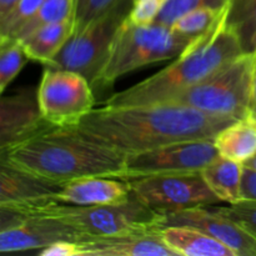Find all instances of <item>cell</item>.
Masks as SVG:
<instances>
[{
  "instance_id": "6da1fadb",
  "label": "cell",
  "mask_w": 256,
  "mask_h": 256,
  "mask_svg": "<svg viewBox=\"0 0 256 256\" xmlns=\"http://www.w3.org/2000/svg\"><path fill=\"white\" fill-rule=\"evenodd\" d=\"M235 119L215 116L175 102L105 105L92 109L76 125L82 135L122 154L188 140L212 139Z\"/></svg>"
},
{
  "instance_id": "7a4b0ae2",
  "label": "cell",
  "mask_w": 256,
  "mask_h": 256,
  "mask_svg": "<svg viewBox=\"0 0 256 256\" xmlns=\"http://www.w3.org/2000/svg\"><path fill=\"white\" fill-rule=\"evenodd\" d=\"M0 160L59 184L86 176L124 180L125 155L72 128H54L2 150Z\"/></svg>"
},
{
  "instance_id": "3957f363",
  "label": "cell",
  "mask_w": 256,
  "mask_h": 256,
  "mask_svg": "<svg viewBox=\"0 0 256 256\" xmlns=\"http://www.w3.org/2000/svg\"><path fill=\"white\" fill-rule=\"evenodd\" d=\"M230 5L212 28L195 36L188 49L169 66L152 76L115 92L105 105H142L165 102L206 79L244 52L239 34L228 24Z\"/></svg>"
},
{
  "instance_id": "277c9868",
  "label": "cell",
  "mask_w": 256,
  "mask_h": 256,
  "mask_svg": "<svg viewBox=\"0 0 256 256\" xmlns=\"http://www.w3.org/2000/svg\"><path fill=\"white\" fill-rule=\"evenodd\" d=\"M195 36L160 22L132 24L126 18L115 34L106 62L92 88H109L134 70L179 56Z\"/></svg>"
},
{
  "instance_id": "5b68a950",
  "label": "cell",
  "mask_w": 256,
  "mask_h": 256,
  "mask_svg": "<svg viewBox=\"0 0 256 256\" xmlns=\"http://www.w3.org/2000/svg\"><path fill=\"white\" fill-rule=\"evenodd\" d=\"M255 52H242L234 60L165 102L194 108L215 116L239 120L252 114Z\"/></svg>"
},
{
  "instance_id": "8992f818",
  "label": "cell",
  "mask_w": 256,
  "mask_h": 256,
  "mask_svg": "<svg viewBox=\"0 0 256 256\" xmlns=\"http://www.w3.org/2000/svg\"><path fill=\"white\" fill-rule=\"evenodd\" d=\"M6 206V205H2ZM25 215L52 216L76 229L82 238H98L138 228L159 225V212L150 209L134 194L115 204L75 205L50 199L24 206H9Z\"/></svg>"
},
{
  "instance_id": "52a82bcc",
  "label": "cell",
  "mask_w": 256,
  "mask_h": 256,
  "mask_svg": "<svg viewBox=\"0 0 256 256\" xmlns=\"http://www.w3.org/2000/svg\"><path fill=\"white\" fill-rule=\"evenodd\" d=\"M132 5V0H126L82 29L75 30L56 56L44 68L82 74L92 86L106 62L115 34L128 18Z\"/></svg>"
},
{
  "instance_id": "ba28073f",
  "label": "cell",
  "mask_w": 256,
  "mask_h": 256,
  "mask_svg": "<svg viewBox=\"0 0 256 256\" xmlns=\"http://www.w3.org/2000/svg\"><path fill=\"white\" fill-rule=\"evenodd\" d=\"M36 94L42 116L55 128L74 126L94 109L90 82L70 70L44 68Z\"/></svg>"
},
{
  "instance_id": "9c48e42d",
  "label": "cell",
  "mask_w": 256,
  "mask_h": 256,
  "mask_svg": "<svg viewBox=\"0 0 256 256\" xmlns=\"http://www.w3.org/2000/svg\"><path fill=\"white\" fill-rule=\"evenodd\" d=\"M219 156L214 138L188 140L125 155L124 180L202 172Z\"/></svg>"
},
{
  "instance_id": "30bf717a",
  "label": "cell",
  "mask_w": 256,
  "mask_h": 256,
  "mask_svg": "<svg viewBox=\"0 0 256 256\" xmlns=\"http://www.w3.org/2000/svg\"><path fill=\"white\" fill-rule=\"evenodd\" d=\"M132 194L158 212L195 206H210L222 200L212 192L202 172L154 175L128 180Z\"/></svg>"
},
{
  "instance_id": "8fae6325",
  "label": "cell",
  "mask_w": 256,
  "mask_h": 256,
  "mask_svg": "<svg viewBox=\"0 0 256 256\" xmlns=\"http://www.w3.org/2000/svg\"><path fill=\"white\" fill-rule=\"evenodd\" d=\"M159 225L160 228H194L222 242L236 256H256L255 238L214 208L206 209V206H195L159 212Z\"/></svg>"
},
{
  "instance_id": "7c38bea8",
  "label": "cell",
  "mask_w": 256,
  "mask_h": 256,
  "mask_svg": "<svg viewBox=\"0 0 256 256\" xmlns=\"http://www.w3.org/2000/svg\"><path fill=\"white\" fill-rule=\"evenodd\" d=\"M40 112L36 90L22 88L0 100V152L54 129Z\"/></svg>"
},
{
  "instance_id": "4fadbf2b",
  "label": "cell",
  "mask_w": 256,
  "mask_h": 256,
  "mask_svg": "<svg viewBox=\"0 0 256 256\" xmlns=\"http://www.w3.org/2000/svg\"><path fill=\"white\" fill-rule=\"evenodd\" d=\"M78 256H178L165 244L160 225L138 228L106 236L82 238Z\"/></svg>"
},
{
  "instance_id": "5bb4252c",
  "label": "cell",
  "mask_w": 256,
  "mask_h": 256,
  "mask_svg": "<svg viewBox=\"0 0 256 256\" xmlns=\"http://www.w3.org/2000/svg\"><path fill=\"white\" fill-rule=\"evenodd\" d=\"M80 239H82V235L62 220L45 215L30 214L25 215L24 219L15 226L0 230V252H26L42 249L64 240L78 242Z\"/></svg>"
},
{
  "instance_id": "9a60e30c",
  "label": "cell",
  "mask_w": 256,
  "mask_h": 256,
  "mask_svg": "<svg viewBox=\"0 0 256 256\" xmlns=\"http://www.w3.org/2000/svg\"><path fill=\"white\" fill-rule=\"evenodd\" d=\"M62 186L0 160V205L24 206L56 199Z\"/></svg>"
},
{
  "instance_id": "2e32d148",
  "label": "cell",
  "mask_w": 256,
  "mask_h": 256,
  "mask_svg": "<svg viewBox=\"0 0 256 256\" xmlns=\"http://www.w3.org/2000/svg\"><path fill=\"white\" fill-rule=\"evenodd\" d=\"M132 195V185L128 180L86 176L64 182L56 200L75 205H102L122 202Z\"/></svg>"
},
{
  "instance_id": "e0dca14e",
  "label": "cell",
  "mask_w": 256,
  "mask_h": 256,
  "mask_svg": "<svg viewBox=\"0 0 256 256\" xmlns=\"http://www.w3.org/2000/svg\"><path fill=\"white\" fill-rule=\"evenodd\" d=\"M75 25V16H70L62 22L45 24L30 32L22 40L30 60L45 65L54 59L74 34Z\"/></svg>"
},
{
  "instance_id": "ac0fdd59",
  "label": "cell",
  "mask_w": 256,
  "mask_h": 256,
  "mask_svg": "<svg viewBox=\"0 0 256 256\" xmlns=\"http://www.w3.org/2000/svg\"><path fill=\"white\" fill-rule=\"evenodd\" d=\"M162 236L178 256H236L222 242L194 228L164 226Z\"/></svg>"
},
{
  "instance_id": "d6986e66",
  "label": "cell",
  "mask_w": 256,
  "mask_h": 256,
  "mask_svg": "<svg viewBox=\"0 0 256 256\" xmlns=\"http://www.w3.org/2000/svg\"><path fill=\"white\" fill-rule=\"evenodd\" d=\"M219 155L244 164L256 154V120L252 115L235 120L214 138Z\"/></svg>"
},
{
  "instance_id": "ffe728a7",
  "label": "cell",
  "mask_w": 256,
  "mask_h": 256,
  "mask_svg": "<svg viewBox=\"0 0 256 256\" xmlns=\"http://www.w3.org/2000/svg\"><path fill=\"white\" fill-rule=\"evenodd\" d=\"M242 164L219 155L202 169V175L222 202L235 204L242 200Z\"/></svg>"
},
{
  "instance_id": "44dd1931",
  "label": "cell",
  "mask_w": 256,
  "mask_h": 256,
  "mask_svg": "<svg viewBox=\"0 0 256 256\" xmlns=\"http://www.w3.org/2000/svg\"><path fill=\"white\" fill-rule=\"evenodd\" d=\"M29 60L22 40L0 36V92L6 90Z\"/></svg>"
},
{
  "instance_id": "7402d4cb",
  "label": "cell",
  "mask_w": 256,
  "mask_h": 256,
  "mask_svg": "<svg viewBox=\"0 0 256 256\" xmlns=\"http://www.w3.org/2000/svg\"><path fill=\"white\" fill-rule=\"evenodd\" d=\"M75 2L76 0H44L40 9L12 38L22 40L42 25L75 16Z\"/></svg>"
},
{
  "instance_id": "603a6c76",
  "label": "cell",
  "mask_w": 256,
  "mask_h": 256,
  "mask_svg": "<svg viewBox=\"0 0 256 256\" xmlns=\"http://www.w3.org/2000/svg\"><path fill=\"white\" fill-rule=\"evenodd\" d=\"M229 5L222 8V9L205 6L190 10V12H185L184 15L178 18V19L172 22V26L174 28L176 32L185 35L195 36V35L202 34V32H206L209 28H212V25L216 22V20L219 19L220 15L224 12V10L226 9Z\"/></svg>"
},
{
  "instance_id": "cb8c5ba5",
  "label": "cell",
  "mask_w": 256,
  "mask_h": 256,
  "mask_svg": "<svg viewBox=\"0 0 256 256\" xmlns=\"http://www.w3.org/2000/svg\"><path fill=\"white\" fill-rule=\"evenodd\" d=\"M228 24L236 30L245 52L256 29V0H232Z\"/></svg>"
},
{
  "instance_id": "d4e9b609",
  "label": "cell",
  "mask_w": 256,
  "mask_h": 256,
  "mask_svg": "<svg viewBox=\"0 0 256 256\" xmlns=\"http://www.w3.org/2000/svg\"><path fill=\"white\" fill-rule=\"evenodd\" d=\"M230 2H232V0H168L166 4L164 5L162 12L158 15L155 22L172 26V24L178 18H180L190 10L205 6L222 9V8L229 5Z\"/></svg>"
},
{
  "instance_id": "484cf974",
  "label": "cell",
  "mask_w": 256,
  "mask_h": 256,
  "mask_svg": "<svg viewBox=\"0 0 256 256\" xmlns=\"http://www.w3.org/2000/svg\"><path fill=\"white\" fill-rule=\"evenodd\" d=\"M214 209L239 224L256 239V200L242 199L229 206H214Z\"/></svg>"
},
{
  "instance_id": "4316f807",
  "label": "cell",
  "mask_w": 256,
  "mask_h": 256,
  "mask_svg": "<svg viewBox=\"0 0 256 256\" xmlns=\"http://www.w3.org/2000/svg\"><path fill=\"white\" fill-rule=\"evenodd\" d=\"M44 0H20L15 9L0 20V36L12 38L42 5Z\"/></svg>"
},
{
  "instance_id": "83f0119b",
  "label": "cell",
  "mask_w": 256,
  "mask_h": 256,
  "mask_svg": "<svg viewBox=\"0 0 256 256\" xmlns=\"http://www.w3.org/2000/svg\"><path fill=\"white\" fill-rule=\"evenodd\" d=\"M124 2H126V0H88L82 12L75 18V20H76L75 30L82 29L92 20L99 19L102 15L112 12L114 8H116L118 5Z\"/></svg>"
},
{
  "instance_id": "f1b7e54d",
  "label": "cell",
  "mask_w": 256,
  "mask_h": 256,
  "mask_svg": "<svg viewBox=\"0 0 256 256\" xmlns=\"http://www.w3.org/2000/svg\"><path fill=\"white\" fill-rule=\"evenodd\" d=\"M168 0H140L132 5L128 19L136 25H149L155 22Z\"/></svg>"
},
{
  "instance_id": "f546056e",
  "label": "cell",
  "mask_w": 256,
  "mask_h": 256,
  "mask_svg": "<svg viewBox=\"0 0 256 256\" xmlns=\"http://www.w3.org/2000/svg\"><path fill=\"white\" fill-rule=\"evenodd\" d=\"M40 256H78L76 242H58L42 248L39 252Z\"/></svg>"
},
{
  "instance_id": "4dcf8cb0",
  "label": "cell",
  "mask_w": 256,
  "mask_h": 256,
  "mask_svg": "<svg viewBox=\"0 0 256 256\" xmlns=\"http://www.w3.org/2000/svg\"><path fill=\"white\" fill-rule=\"evenodd\" d=\"M242 199L256 200V172L245 166L242 170Z\"/></svg>"
},
{
  "instance_id": "1f68e13d",
  "label": "cell",
  "mask_w": 256,
  "mask_h": 256,
  "mask_svg": "<svg viewBox=\"0 0 256 256\" xmlns=\"http://www.w3.org/2000/svg\"><path fill=\"white\" fill-rule=\"evenodd\" d=\"M20 0H0V20L6 18L15 9Z\"/></svg>"
},
{
  "instance_id": "d6a6232c",
  "label": "cell",
  "mask_w": 256,
  "mask_h": 256,
  "mask_svg": "<svg viewBox=\"0 0 256 256\" xmlns=\"http://www.w3.org/2000/svg\"><path fill=\"white\" fill-rule=\"evenodd\" d=\"M245 52H256V29L255 32H252L246 48H245Z\"/></svg>"
},
{
  "instance_id": "836d02e7",
  "label": "cell",
  "mask_w": 256,
  "mask_h": 256,
  "mask_svg": "<svg viewBox=\"0 0 256 256\" xmlns=\"http://www.w3.org/2000/svg\"><path fill=\"white\" fill-rule=\"evenodd\" d=\"M252 114H256V52H255V75H254V92H252Z\"/></svg>"
},
{
  "instance_id": "e575fe53",
  "label": "cell",
  "mask_w": 256,
  "mask_h": 256,
  "mask_svg": "<svg viewBox=\"0 0 256 256\" xmlns=\"http://www.w3.org/2000/svg\"><path fill=\"white\" fill-rule=\"evenodd\" d=\"M86 2L88 0H76V2H75V18L82 12V9H84V6L86 5Z\"/></svg>"
},
{
  "instance_id": "d590c367",
  "label": "cell",
  "mask_w": 256,
  "mask_h": 256,
  "mask_svg": "<svg viewBox=\"0 0 256 256\" xmlns=\"http://www.w3.org/2000/svg\"><path fill=\"white\" fill-rule=\"evenodd\" d=\"M242 165H244L245 168H249V169H252V170H254V172H256V154L252 158H250V159L248 160L246 162H244Z\"/></svg>"
},
{
  "instance_id": "8d00e7d4",
  "label": "cell",
  "mask_w": 256,
  "mask_h": 256,
  "mask_svg": "<svg viewBox=\"0 0 256 256\" xmlns=\"http://www.w3.org/2000/svg\"><path fill=\"white\" fill-rule=\"evenodd\" d=\"M132 2H134V4H136V2H139L140 0H132Z\"/></svg>"
},
{
  "instance_id": "74e56055",
  "label": "cell",
  "mask_w": 256,
  "mask_h": 256,
  "mask_svg": "<svg viewBox=\"0 0 256 256\" xmlns=\"http://www.w3.org/2000/svg\"><path fill=\"white\" fill-rule=\"evenodd\" d=\"M252 116H254V118H255V120H256V114H254V115H252Z\"/></svg>"
}]
</instances>
